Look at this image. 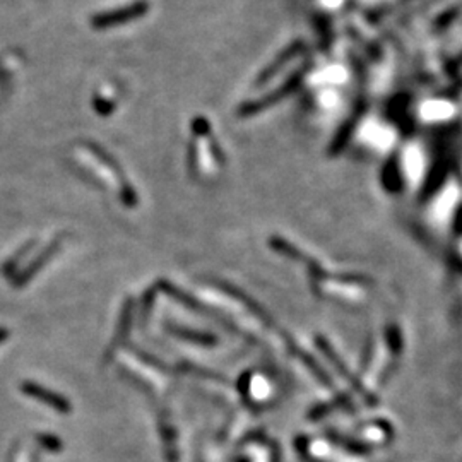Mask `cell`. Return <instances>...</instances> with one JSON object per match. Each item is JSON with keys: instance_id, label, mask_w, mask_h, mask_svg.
<instances>
[{"instance_id": "277c9868", "label": "cell", "mask_w": 462, "mask_h": 462, "mask_svg": "<svg viewBox=\"0 0 462 462\" xmlns=\"http://www.w3.org/2000/svg\"><path fill=\"white\" fill-rule=\"evenodd\" d=\"M130 322H132V300H127L124 306H122V313H120V320H118L117 325V333L113 336L112 341H110L108 347H106L105 354H103V362L108 363L110 358L117 353V350L124 345V341L129 336L130 330Z\"/></svg>"}, {"instance_id": "8992f818", "label": "cell", "mask_w": 462, "mask_h": 462, "mask_svg": "<svg viewBox=\"0 0 462 462\" xmlns=\"http://www.w3.org/2000/svg\"><path fill=\"white\" fill-rule=\"evenodd\" d=\"M36 441L42 449L47 452H60L64 449V441L60 437L53 435V433H38L36 435Z\"/></svg>"}, {"instance_id": "3957f363", "label": "cell", "mask_w": 462, "mask_h": 462, "mask_svg": "<svg viewBox=\"0 0 462 462\" xmlns=\"http://www.w3.org/2000/svg\"><path fill=\"white\" fill-rule=\"evenodd\" d=\"M62 242H64V236H59V238L53 240L52 243H48L47 247H45L43 250L40 252L38 255H36L35 259H33L31 262L26 265V267L23 269L21 272L14 274V277L11 279L12 286H14V288H23V286H26L28 283H30L33 277H35L36 274H38L45 267V265H47L48 260H50L52 257L59 252Z\"/></svg>"}, {"instance_id": "6da1fadb", "label": "cell", "mask_w": 462, "mask_h": 462, "mask_svg": "<svg viewBox=\"0 0 462 462\" xmlns=\"http://www.w3.org/2000/svg\"><path fill=\"white\" fill-rule=\"evenodd\" d=\"M146 12L147 4L144 0H139V2L130 4V6L127 7H118V9L105 11L93 16L91 26L96 28V30H106V28L118 26V24H125L134 21V19H139L141 16H144Z\"/></svg>"}, {"instance_id": "7a4b0ae2", "label": "cell", "mask_w": 462, "mask_h": 462, "mask_svg": "<svg viewBox=\"0 0 462 462\" xmlns=\"http://www.w3.org/2000/svg\"><path fill=\"white\" fill-rule=\"evenodd\" d=\"M21 392L23 394L30 395V398L36 399L38 403L45 404V406L52 408V410L62 412V415H69L72 411V403L71 399H67L65 395L59 394V392L50 391L48 387L42 386L38 382H31V380H26V382L21 383Z\"/></svg>"}, {"instance_id": "5b68a950", "label": "cell", "mask_w": 462, "mask_h": 462, "mask_svg": "<svg viewBox=\"0 0 462 462\" xmlns=\"http://www.w3.org/2000/svg\"><path fill=\"white\" fill-rule=\"evenodd\" d=\"M36 242L35 240H33V242L30 243H26V245H23L21 248H19L18 252L14 253V255L9 257V259L6 260V264H4V267H2V274L6 277H9V279H12V277H14V272H16V269L19 267V264L23 262L24 260V257L28 255V253L31 252V248L35 247Z\"/></svg>"}, {"instance_id": "52a82bcc", "label": "cell", "mask_w": 462, "mask_h": 462, "mask_svg": "<svg viewBox=\"0 0 462 462\" xmlns=\"http://www.w3.org/2000/svg\"><path fill=\"white\" fill-rule=\"evenodd\" d=\"M9 329H6V327H0V345L2 342H6L7 339H9Z\"/></svg>"}]
</instances>
